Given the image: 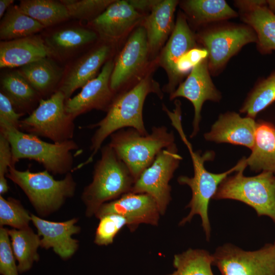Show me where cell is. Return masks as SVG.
<instances>
[{"label": "cell", "instance_id": "obj_1", "mask_svg": "<svg viewBox=\"0 0 275 275\" xmlns=\"http://www.w3.org/2000/svg\"><path fill=\"white\" fill-rule=\"evenodd\" d=\"M172 125L178 132L181 139L187 147L191 156L194 174L192 177L180 176L178 182L181 185L188 186L192 192L191 200L186 208H190L188 214L182 218L179 225L182 226L190 222L194 216L199 215L202 220V226L205 233L206 239L210 237L211 227L208 217V206L210 199L215 195L219 184L229 175L239 171L246 166V158L243 157L232 168L222 173L215 174L208 171L205 168L206 161L214 158V154L211 151L201 154L195 151L190 143L187 140L182 128L181 112L175 111L168 115Z\"/></svg>", "mask_w": 275, "mask_h": 275}, {"label": "cell", "instance_id": "obj_2", "mask_svg": "<svg viewBox=\"0 0 275 275\" xmlns=\"http://www.w3.org/2000/svg\"><path fill=\"white\" fill-rule=\"evenodd\" d=\"M154 93L162 98L158 85L149 77L140 80L134 87L115 97L105 116L100 121L89 125V128H97L91 140L90 156L78 164L75 170L93 161L105 140L115 132L124 128L136 129L143 135L148 134L143 118L144 102L147 95Z\"/></svg>", "mask_w": 275, "mask_h": 275}, {"label": "cell", "instance_id": "obj_3", "mask_svg": "<svg viewBox=\"0 0 275 275\" xmlns=\"http://www.w3.org/2000/svg\"><path fill=\"white\" fill-rule=\"evenodd\" d=\"M100 149L101 157L94 166L92 181L84 188L81 197L88 217L95 215L103 204L131 192L135 181L109 144Z\"/></svg>", "mask_w": 275, "mask_h": 275}, {"label": "cell", "instance_id": "obj_4", "mask_svg": "<svg viewBox=\"0 0 275 275\" xmlns=\"http://www.w3.org/2000/svg\"><path fill=\"white\" fill-rule=\"evenodd\" d=\"M0 134L7 139L11 146L12 166L20 159H28L38 162L53 175L72 172V151L78 148L73 140L48 143L8 125H0Z\"/></svg>", "mask_w": 275, "mask_h": 275}, {"label": "cell", "instance_id": "obj_5", "mask_svg": "<svg viewBox=\"0 0 275 275\" xmlns=\"http://www.w3.org/2000/svg\"><path fill=\"white\" fill-rule=\"evenodd\" d=\"M6 177L21 188L38 214L43 217L59 210L76 191V183L72 172L66 174L63 179L56 180L45 170L22 171L11 166Z\"/></svg>", "mask_w": 275, "mask_h": 275}, {"label": "cell", "instance_id": "obj_6", "mask_svg": "<svg viewBox=\"0 0 275 275\" xmlns=\"http://www.w3.org/2000/svg\"><path fill=\"white\" fill-rule=\"evenodd\" d=\"M110 139L109 145L135 180L162 149L175 143L173 131H169L164 126H154L151 132L146 135L134 128H124L112 134Z\"/></svg>", "mask_w": 275, "mask_h": 275}, {"label": "cell", "instance_id": "obj_7", "mask_svg": "<svg viewBox=\"0 0 275 275\" xmlns=\"http://www.w3.org/2000/svg\"><path fill=\"white\" fill-rule=\"evenodd\" d=\"M242 167L219 184L212 199H231L242 202L255 209L258 216H267L275 224V175L263 171L246 177Z\"/></svg>", "mask_w": 275, "mask_h": 275}, {"label": "cell", "instance_id": "obj_8", "mask_svg": "<svg viewBox=\"0 0 275 275\" xmlns=\"http://www.w3.org/2000/svg\"><path fill=\"white\" fill-rule=\"evenodd\" d=\"M66 100L63 93L59 90L47 99H40L38 106L28 117L20 120L19 130L48 139L53 143L72 140L74 118L66 111Z\"/></svg>", "mask_w": 275, "mask_h": 275}, {"label": "cell", "instance_id": "obj_9", "mask_svg": "<svg viewBox=\"0 0 275 275\" xmlns=\"http://www.w3.org/2000/svg\"><path fill=\"white\" fill-rule=\"evenodd\" d=\"M218 22L210 24L198 35L208 51V68L213 75L218 74L243 46L257 41L255 31L247 24Z\"/></svg>", "mask_w": 275, "mask_h": 275}, {"label": "cell", "instance_id": "obj_10", "mask_svg": "<svg viewBox=\"0 0 275 275\" xmlns=\"http://www.w3.org/2000/svg\"><path fill=\"white\" fill-rule=\"evenodd\" d=\"M181 159L175 143L162 149L135 180L131 192L150 195L163 215L172 200L169 183Z\"/></svg>", "mask_w": 275, "mask_h": 275}, {"label": "cell", "instance_id": "obj_11", "mask_svg": "<svg viewBox=\"0 0 275 275\" xmlns=\"http://www.w3.org/2000/svg\"><path fill=\"white\" fill-rule=\"evenodd\" d=\"M213 265L222 275H275V242L245 251L227 243L212 255Z\"/></svg>", "mask_w": 275, "mask_h": 275}, {"label": "cell", "instance_id": "obj_12", "mask_svg": "<svg viewBox=\"0 0 275 275\" xmlns=\"http://www.w3.org/2000/svg\"><path fill=\"white\" fill-rule=\"evenodd\" d=\"M109 214H118L125 217L128 222L127 228L131 232L141 224L157 226L161 215L153 197L147 194L132 192L103 204L95 216L99 219Z\"/></svg>", "mask_w": 275, "mask_h": 275}, {"label": "cell", "instance_id": "obj_13", "mask_svg": "<svg viewBox=\"0 0 275 275\" xmlns=\"http://www.w3.org/2000/svg\"><path fill=\"white\" fill-rule=\"evenodd\" d=\"M180 97L189 100L194 107L193 131L190 135L194 138L200 129L201 112L204 103L207 100L217 102L221 99V93L211 78L208 58L194 67L186 79L170 94V98L173 100Z\"/></svg>", "mask_w": 275, "mask_h": 275}, {"label": "cell", "instance_id": "obj_14", "mask_svg": "<svg viewBox=\"0 0 275 275\" xmlns=\"http://www.w3.org/2000/svg\"><path fill=\"white\" fill-rule=\"evenodd\" d=\"M115 63L106 61L97 76L82 87L80 92L65 101L68 114L75 118L92 109L107 111L114 98L110 79Z\"/></svg>", "mask_w": 275, "mask_h": 275}, {"label": "cell", "instance_id": "obj_15", "mask_svg": "<svg viewBox=\"0 0 275 275\" xmlns=\"http://www.w3.org/2000/svg\"><path fill=\"white\" fill-rule=\"evenodd\" d=\"M149 51L143 26L136 29L119 53L110 79V87L115 92L141 70Z\"/></svg>", "mask_w": 275, "mask_h": 275}, {"label": "cell", "instance_id": "obj_16", "mask_svg": "<svg viewBox=\"0 0 275 275\" xmlns=\"http://www.w3.org/2000/svg\"><path fill=\"white\" fill-rule=\"evenodd\" d=\"M78 218L57 222L45 220L31 214V222L40 237V246L52 248L63 260L70 258L78 248V241L72 237L80 232V228L76 225Z\"/></svg>", "mask_w": 275, "mask_h": 275}, {"label": "cell", "instance_id": "obj_17", "mask_svg": "<svg viewBox=\"0 0 275 275\" xmlns=\"http://www.w3.org/2000/svg\"><path fill=\"white\" fill-rule=\"evenodd\" d=\"M235 6L244 24L255 31L258 50L262 54L275 50V13L267 6L266 1H236Z\"/></svg>", "mask_w": 275, "mask_h": 275}, {"label": "cell", "instance_id": "obj_18", "mask_svg": "<svg viewBox=\"0 0 275 275\" xmlns=\"http://www.w3.org/2000/svg\"><path fill=\"white\" fill-rule=\"evenodd\" d=\"M141 15L128 1H114L91 21V24L104 40H118L135 26Z\"/></svg>", "mask_w": 275, "mask_h": 275}, {"label": "cell", "instance_id": "obj_19", "mask_svg": "<svg viewBox=\"0 0 275 275\" xmlns=\"http://www.w3.org/2000/svg\"><path fill=\"white\" fill-rule=\"evenodd\" d=\"M256 124L253 118L241 117L235 112H227L219 116L210 131L204 134V138L208 141L227 143L252 149Z\"/></svg>", "mask_w": 275, "mask_h": 275}, {"label": "cell", "instance_id": "obj_20", "mask_svg": "<svg viewBox=\"0 0 275 275\" xmlns=\"http://www.w3.org/2000/svg\"><path fill=\"white\" fill-rule=\"evenodd\" d=\"M197 47L196 38L183 14H179L174 29L160 56V63L169 77L167 90L171 94L178 84L175 66L178 61L190 50Z\"/></svg>", "mask_w": 275, "mask_h": 275}, {"label": "cell", "instance_id": "obj_21", "mask_svg": "<svg viewBox=\"0 0 275 275\" xmlns=\"http://www.w3.org/2000/svg\"><path fill=\"white\" fill-rule=\"evenodd\" d=\"M50 54L45 41L39 36L3 41L0 43V67H21Z\"/></svg>", "mask_w": 275, "mask_h": 275}, {"label": "cell", "instance_id": "obj_22", "mask_svg": "<svg viewBox=\"0 0 275 275\" xmlns=\"http://www.w3.org/2000/svg\"><path fill=\"white\" fill-rule=\"evenodd\" d=\"M110 51L108 45H103L82 57L73 65L58 90L63 93L66 100L76 90L97 76Z\"/></svg>", "mask_w": 275, "mask_h": 275}, {"label": "cell", "instance_id": "obj_23", "mask_svg": "<svg viewBox=\"0 0 275 275\" xmlns=\"http://www.w3.org/2000/svg\"><path fill=\"white\" fill-rule=\"evenodd\" d=\"M178 3L175 0H160L145 18L144 28L149 51L155 52L163 44L175 27L174 12Z\"/></svg>", "mask_w": 275, "mask_h": 275}, {"label": "cell", "instance_id": "obj_24", "mask_svg": "<svg viewBox=\"0 0 275 275\" xmlns=\"http://www.w3.org/2000/svg\"><path fill=\"white\" fill-rule=\"evenodd\" d=\"M252 152L246 158L247 166L255 172L266 171L275 175V126L263 120L257 122Z\"/></svg>", "mask_w": 275, "mask_h": 275}, {"label": "cell", "instance_id": "obj_25", "mask_svg": "<svg viewBox=\"0 0 275 275\" xmlns=\"http://www.w3.org/2000/svg\"><path fill=\"white\" fill-rule=\"evenodd\" d=\"M13 252L18 262L19 273L30 270L35 262L39 260L37 250L40 237L30 227L22 229H8Z\"/></svg>", "mask_w": 275, "mask_h": 275}, {"label": "cell", "instance_id": "obj_26", "mask_svg": "<svg viewBox=\"0 0 275 275\" xmlns=\"http://www.w3.org/2000/svg\"><path fill=\"white\" fill-rule=\"evenodd\" d=\"M182 8L199 24L221 22L239 16L224 0H188L182 3Z\"/></svg>", "mask_w": 275, "mask_h": 275}, {"label": "cell", "instance_id": "obj_27", "mask_svg": "<svg viewBox=\"0 0 275 275\" xmlns=\"http://www.w3.org/2000/svg\"><path fill=\"white\" fill-rule=\"evenodd\" d=\"M97 37L93 31L81 27H69L53 32L45 42L50 53L63 55L93 42Z\"/></svg>", "mask_w": 275, "mask_h": 275}, {"label": "cell", "instance_id": "obj_28", "mask_svg": "<svg viewBox=\"0 0 275 275\" xmlns=\"http://www.w3.org/2000/svg\"><path fill=\"white\" fill-rule=\"evenodd\" d=\"M18 71L39 94L50 90L61 78L62 72L47 57L22 66Z\"/></svg>", "mask_w": 275, "mask_h": 275}, {"label": "cell", "instance_id": "obj_29", "mask_svg": "<svg viewBox=\"0 0 275 275\" xmlns=\"http://www.w3.org/2000/svg\"><path fill=\"white\" fill-rule=\"evenodd\" d=\"M44 28L39 22L22 12L18 6L11 5L2 17L0 38L9 41L34 35Z\"/></svg>", "mask_w": 275, "mask_h": 275}, {"label": "cell", "instance_id": "obj_30", "mask_svg": "<svg viewBox=\"0 0 275 275\" xmlns=\"http://www.w3.org/2000/svg\"><path fill=\"white\" fill-rule=\"evenodd\" d=\"M2 92L10 100L14 107L23 112L30 109L39 94L18 71L7 73L1 80Z\"/></svg>", "mask_w": 275, "mask_h": 275}, {"label": "cell", "instance_id": "obj_31", "mask_svg": "<svg viewBox=\"0 0 275 275\" xmlns=\"http://www.w3.org/2000/svg\"><path fill=\"white\" fill-rule=\"evenodd\" d=\"M21 11L44 27L56 24L70 18L66 6L61 1L22 0Z\"/></svg>", "mask_w": 275, "mask_h": 275}, {"label": "cell", "instance_id": "obj_32", "mask_svg": "<svg viewBox=\"0 0 275 275\" xmlns=\"http://www.w3.org/2000/svg\"><path fill=\"white\" fill-rule=\"evenodd\" d=\"M173 265L175 270L166 275H214L212 255L202 249L190 248L175 255Z\"/></svg>", "mask_w": 275, "mask_h": 275}, {"label": "cell", "instance_id": "obj_33", "mask_svg": "<svg viewBox=\"0 0 275 275\" xmlns=\"http://www.w3.org/2000/svg\"><path fill=\"white\" fill-rule=\"evenodd\" d=\"M275 101V71L254 87L239 111L255 119L258 113Z\"/></svg>", "mask_w": 275, "mask_h": 275}, {"label": "cell", "instance_id": "obj_34", "mask_svg": "<svg viewBox=\"0 0 275 275\" xmlns=\"http://www.w3.org/2000/svg\"><path fill=\"white\" fill-rule=\"evenodd\" d=\"M31 214L15 199H5L0 196V225L9 226L13 229H22L29 227Z\"/></svg>", "mask_w": 275, "mask_h": 275}, {"label": "cell", "instance_id": "obj_35", "mask_svg": "<svg viewBox=\"0 0 275 275\" xmlns=\"http://www.w3.org/2000/svg\"><path fill=\"white\" fill-rule=\"evenodd\" d=\"M128 225L127 218L118 214H109L99 218L96 228L94 243L98 245L112 244L115 236L125 226Z\"/></svg>", "mask_w": 275, "mask_h": 275}, {"label": "cell", "instance_id": "obj_36", "mask_svg": "<svg viewBox=\"0 0 275 275\" xmlns=\"http://www.w3.org/2000/svg\"><path fill=\"white\" fill-rule=\"evenodd\" d=\"M70 17L87 19L104 10L114 0H63Z\"/></svg>", "mask_w": 275, "mask_h": 275}, {"label": "cell", "instance_id": "obj_37", "mask_svg": "<svg viewBox=\"0 0 275 275\" xmlns=\"http://www.w3.org/2000/svg\"><path fill=\"white\" fill-rule=\"evenodd\" d=\"M11 246L8 229L0 228V274L19 275L17 265Z\"/></svg>", "mask_w": 275, "mask_h": 275}, {"label": "cell", "instance_id": "obj_38", "mask_svg": "<svg viewBox=\"0 0 275 275\" xmlns=\"http://www.w3.org/2000/svg\"><path fill=\"white\" fill-rule=\"evenodd\" d=\"M12 151L7 139L0 134V194L3 195L9 189L6 175L12 165Z\"/></svg>", "mask_w": 275, "mask_h": 275}, {"label": "cell", "instance_id": "obj_39", "mask_svg": "<svg viewBox=\"0 0 275 275\" xmlns=\"http://www.w3.org/2000/svg\"><path fill=\"white\" fill-rule=\"evenodd\" d=\"M23 115L16 112L9 99L1 92L0 125H8L19 129L20 118Z\"/></svg>", "mask_w": 275, "mask_h": 275}, {"label": "cell", "instance_id": "obj_40", "mask_svg": "<svg viewBox=\"0 0 275 275\" xmlns=\"http://www.w3.org/2000/svg\"><path fill=\"white\" fill-rule=\"evenodd\" d=\"M158 0H129V4L136 10H144L148 8L151 10Z\"/></svg>", "mask_w": 275, "mask_h": 275}, {"label": "cell", "instance_id": "obj_41", "mask_svg": "<svg viewBox=\"0 0 275 275\" xmlns=\"http://www.w3.org/2000/svg\"><path fill=\"white\" fill-rule=\"evenodd\" d=\"M13 0H0V17L2 18L4 15L5 11L12 5Z\"/></svg>", "mask_w": 275, "mask_h": 275}, {"label": "cell", "instance_id": "obj_42", "mask_svg": "<svg viewBox=\"0 0 275 275\" xmlns=\"http://www.w3.org/2000/svg\"><path fill=\"white\" fill-rule=\"evenodd\" d=\"M266 2L268 8L275 13V0H267Z\"/></svg>", "mask_w": 275, "mask_h": 275}, {"label": "cell", "instance_id": "obj_43", "mask_svg": "<svg viewBox=\"0 0 275 275\" xmlns=\"http://www.w3.org/2000/svg\"></svg>", "mask_w": 275, "mask_h": 275}]
</instances>
